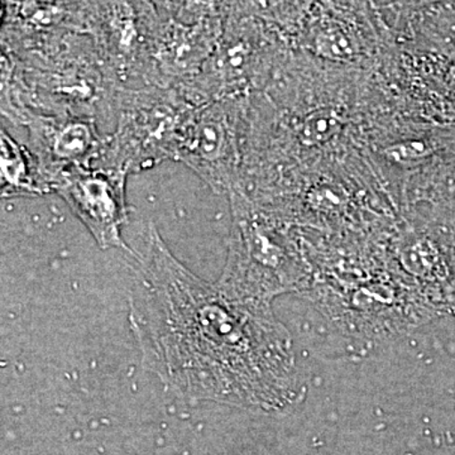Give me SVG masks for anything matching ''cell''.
I'll list each match as a JSON object with an SVG mask.
<instances>
[{
	"label": "cell",
	"instance_id": "1",
	"mask_svg": "<svg viewBox=\"0 0 455 455\" xmlns=\"http://www.w3.org/2000/svg\"><path fill=\"white\" fill-rule=\"evenodd\" d=\"M131 323L147 368L181 396L267 412L301 401L291 335L271 307L230 300L185 267L154 226Z\"/></svg>",
	"mask_w": 455,
	"mask_h": 455
},
{
	"label": "cell",
	"instance_id": "2",
	"mask_svg": "<svg viewBox=\"0 0 455 455\" xmlns=\"http://www.w3.org/2000/svg\"><path fill=\"white\" fill-rule=\"evenodd\" d=\"M232 196L233 227L227 266L218 287L230 300L266 305L284 292L310 286L311 269L289 228Z\"/></svg>",
	"mask_w": 455,
	"mask_h": 455
},
{
	"label": "cell",
	"instance_id": "3",
	"mask_svg": "<svg viewBox=\"0 0 455 455\" xmlns=\"http://www.w3.org/2000/svg\"><path fill=\"white\" fill-rule=\"evenodd\" d=\"M51 181L101 248H125L121 235L128 218L124 173L88 167L57 173Z\"/></svg>",
	"mask_w": 455,
	"mask_h": 455
},
{
	"label": "cell",
	"instance_id": "4",
	"mask_svg": "<svg viewBox=\"0 0 455 455\" xmlns=\"http://www.w3.org/2000/svg\"><path fill=\"white\" fill-rule=\"evenodd\" d=\"M233 109L217 107L199 122L191 145L184 147V158L218 190L232 188L238 163V128Z\"/></svg>",
	"mask_w": 455,
	"mask_h": 455
},
{
	"label": "cell",
	"instance_id": "5",
	"mask_svg": "<svg viewBox=\"0 0 455 455\" xmlns=\"http://www.w3.org/2000/svg\"><path fill=\"white\" fill-rule=\"evenodd\" d=\"M324 8L309 20L305 42L316 55L335 61H355L363 55V38L358 23L337 8Z\"/></svg>",
	"mask_w": 455,
	"mask_h": 455
},
{
	"label": "cell",
	"instance_id": "6",
	"mask_svg": "<svg viewBox=\"0 0 455 455\" xmlns=\"http://www.w3.org/2000/svg\"><path fill=\"white\" fill-rule=\"evenodd\" d=\"M36 143L44 146L49 163L55 166V175L73 169H88L86 164L99 146L97 134L85 123L47 124L35 127Z\"/></svg>",
	"mask_w": 455,
	"mask_h": 455
},
{
	"label": "cell",
	"instance_id": "7",
	"mask_svg": "<svg viewBox=\"0 0 455 455\" xmlns=\"http://www.w3.org/2000/svg\"><path fill=\"white\" fill-rule=\"evenodd\" d=\"M2 191L3 196L44 191L40 180L35 178L25 149L4 130H2Z\"/></svg>",
	"mask_w": 455,
	"mask_h": 455
}]
</instances>
